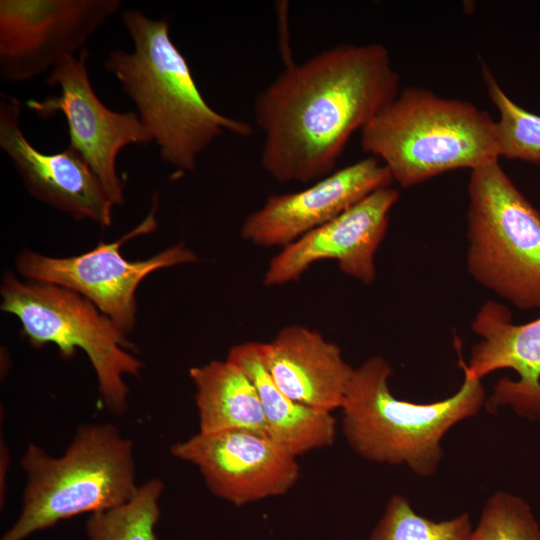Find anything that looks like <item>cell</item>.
Wrapping results in <instances>:
<instances>
[{"label":"cell","mask_w":540,"mask_h":540,"mask_svg":"<svg viewBox=\"0 0 540 540\" xmlns=\"http://www.w3.org/2000/svg\"><path fill=\"white\" fill-rule=\"evenodd\" d=\"M164 483L153 478L134 496L117 507L91 513L86 522L89 540H157L155 527L160 517L159 499Z\"/></svg>","instance_id":"19"},{"label":"cell","mask_w":540,"mask_h":540,"mask_svg":"<svg viewBox=\"0 0 540 540\" xmlns=\"http://www.w3.org/2000/svg\"><path fill=\"white\" fill-rule=\"evenodd\" d=\"M397 190L381 188L356 205L284 247L269 262L265 286H280L301 277L314 263L336 260L349 277L371 284L376 277L375 253L383 241Z\"/></svg>","instance_id":"12"},{"label":"cell","mask_w":540,"mask_h":540,"mask_svg":"<svg viewBox=\"0 0 540 540\" xmlns=\"http://www.w3.org/2000/svg\"><path fill=\"white\" fill-rule=\"evenodd\" d=\"M88 55L83 48L78 56L65 57L51 70L45 83L57 86L60 95L29 99L25 106L40 118L65 117L68 146L93 170L113 205H122L124 184L117 173V156L129 144L153 140L136 112L110 110L97 97L89 80Z\"/></svg>","instance_id":"9"},{"label":"cell","mask_w":540,"mask_h":540,"mask_svg":"<svg viewBox=\"0 0 540 540\" xmlns=\"http://www.w3.org/2000/svg\"><path fill=\"white\" fill-rule=\"evenodd\" d=\"M473 331L481 337L471 351L465 376L482 379L498 369H513L518 381L502 379L494 388L488 407L510 405L523 416L540 418V317L514 324L503 305L486 302L478 311Z\"/></svg>","instance_id":"15"},{"label":"cell","mask_w":540,"mask_h":540,"mask_svg":"<svg viewBox=\"0 0 540 540\" xmlns=\"http://www.w3.org/2000/svg\"><path fill=\"white\" fill-rule=\"evenodd\" d=\"M471 532L467 513L434 521L419 515L404 496L394 495L369 540H468Z\"/></svg>","instance_id":"21"},{"label":"cell","mask_w":540,"mask_h":540,"mask_svg":"<svg viewBox=\"0 0 540 540\" xmlns=\"http://www.w3.org/2000/svg\"><path fill=\"white\" fill-rule=\"evenodd\" d=\"M122 22L133 52L111 51L105 69L137 108V114L163 161L193 171L199 155L224 132L252 134L249 123L213 109L201 94L187 59L172 41L167 19L125 9Z\"/></svg>","instance_id":"2"},{"label":"cell","mask_w":540,"mask_h":540,"mask_svg":"<svg viewBox=\"0 0 540 540\" xmlns=\"http://www.w3.org/2000/svg\"><path fill=\"white\" fill-rule=\"evenodd\" d=\"M20 465L27 479L21 512L1 540H24L73 516L117 507L138 489L133 442L109 423L79 425L60 457L30 443Z\"/></svg>","instance_id":"5"},{"label":"cell","mask_w":540,"mask_h":540,"mask_svg":"<svg viewBox=\"0 0 540 540\" xmlns=\"http://www.w3.org/2000/svg\"><path fill=\"white\" fill-rule=\"evenodd\" d=\"M482 71L489 98L499 113L500 157L540 164V116L516 104L485 65Z\"/></svg>","instance_id":"20"},{"label":"cell","mask_w":540,"mask_h":540,"mask_svg":"<svg viewBox=\"0 0 540 540\" xmlns=\"http://www.w3.org/2000/svg\"><path fill=\"white\" fill-rule=\"evenodd\" d=\"M391 374V365L380 356L354 369L340 408L343 434L350 448L368 461L405 464L419 476H430L443 457V436L480 411L485 401L481 379L464 375L452 396L419 404L393 396Z\"/></svg>","instance_id":"4"},{"label":"cell","mask_w":540,"mask_h":540,"mask_svg":"<svg viewBox=\"0 0 540 540\" xmlns=\"http://www.w3.org/2000/svg\"><path fill=\"white\" fill-rule=\"evenodd\" d=\"M226 359L240 367L255 385L272 440L295 457L334 443L336 418L294 401L276 385L263 360L262 342L236 344Z\"/></svg>","instance_id":"17"},{"label":"cell","mask_w":540,"mask_h":540,"mask_svg":"<svg viewBox=\"0 0 540 540\" xmlns=\"http://www.w3.org/2000/svg\"><path fill=\"white\" fill-rule=\"evenodd\" d=\"M388 49L338 44L286 67L254 102L262 168L281 183L334 171L350 137L400 91Z\"/></svg>","instance_id":"1"},{"label":"cell","mask_w":540,"mask_h":540,"mask_svg":"<svg viewBox=\"0 0 540 540\" xmlns=\"http://www.w3.org/2000/svg\"><path fill=\"white\" fill-rule=\"evenodd\" d=\"M195 387L199 432L247 431L268 436L257 389L249 376L227 359L190 368Z\"/></svg>","instance_id":"18"},{"label":"cell","mask_w":540,"mask_h":540,"mask_svg":"<svg viewBox=\"0 0 540 540\" xmlns=\"http://www.w3.org/2000/svg\"><path fill=\"white\" fill-rule=\"evenodd\" d=\"M21 102L1 94L0 147L12 161L32 197L77 220L110 226L113 203L89 165L69 146L44 153L20 126Z\"/></svg>","instance_id":"14"},{"label":"cell","mask_w":540,"mask_h":540,"mask_svg":"<svg viewBox=\"0 0 540 540\" xmlns=\"http://www.w3.org/2000/svg\"><path fill=\"white\" fill-rule=\"evenodd\" d=\"M8 457H9V453H8V450H7V447L5 445H3V441L1 440V476H0V479H1V483H0V487H1V505L3 504V497L5 496V479H6V471H7V465H8Z\"/></svg>","instance_id":"23"},{"label":"cell","mask_w":540,"mask_h":540,"mask_svg":"<svg viewBox=\"0 0 540 540\" xmlns=\"http://www.w3.org/2000/svg\"><path fill=\"white\" fill-rule=\"evenodd\" d=\"M1 309L16 316L22 334L40 348L55 344L62 358L84 351L95 371L101 400L112 413L128 407L124 376L138 377L143 363L115 323L82 295L51 283L20 281L6 273L1 284Z\"/></svg>","instance_id":"7"},{"label":"cell","mask_w":540,"mask_h":540,"mask_svg":"<svg viewBox=\"0 0 540 540\" xmlns=\"http://www.w3.org/2000/svg\"><path fill=\"white\" fill-rule=\"evenodd\" d=\"M467 269L522 310L540 309V213L499 163L470 170Z\"/></svg>","instance_id":"6"},{"label":"cell","mask_w":540,"mask_h":540,"mask_svg":"<svg viewBox=\"0 0 540 540\" xmlns=\"http://www.w3.org/2000/svg\"><path fill=\"white\" fill-rule=\"evenodd\" d=\"M170 452L196 466L210 492L235 506L284 495L300 476L297 457L253 432H198Z\"/></svg>","instance_id":"11"},{"label":"cell","mask_w":540,"mask_h":540,"mask_svg":"<svg viewBox=\"0 0 540 540\" xmlns=\"http://www.w3.org/2000/svg\"><path fill=\"white\" fill-rule=\"evenodd\" d=\"M392 182L387 167L369 156L303 190L268 197L245 218L241 237L260 247L284 248Z\"/></svg>","instance_id":"13"},{"label":"cell","mask_w":540,"mask_h":540,"mask_svg":"<svg viewBox=\"0 0 540 540\" xmlns=\"http://www.w3.org/2000/svg\"><path fill=\"white\" fill-rule=\"evenodd\" d=\"M120 0H1L0 78L33 79L75 55Z\"/></svg>","instance_id":"10"},{"label":"cell","mask_w":540,"mask_h":540,"mask_svg":"<svg viewBox=\"0 0 540 540\" xmlns=\"http://www.w3.org/2000/svg\"><path fill=\"white\" fill-rule=\"evenodd\" d=\"M262 351L268 372L288 397L322 412L341 408L355 368L320 332L287 325L271 342H262Z\"/></svg>","instance_id":"16"},{"label":"cell","mask_w":540,"mask_h":540,"mask_svg":"<svg viewBox=\"0 0 540 540\" xmlns=\"http://www.w3.org/2000/svg\"><path fill=\"white\" fill-rule=\"evenodd\" d=\"M361 147L408 188L500 158L496 120L469 101L408 87L360 131Z\"/></svg>","instance_id":"3"},{"label":"cell","mask_w":540,"mask_h":540,"mask_svg":"<svg viewBox=\"0 0 540 540\" xmlns=\"http://www.w3.org/2000/svg\"><path fill=\"white\" fill-rule=\"evenodd\" d=\"M156 227L154 204L147 217L117 241H101L88 252L66 258L25 250L18 254L16 268L29 280L55 284L82 295L128 335L136 322L135 292L141 281L154 271L198 262L197 255L183 244L140 261H129L122 256L120 246L123 243L149 234Z\"/></svg>","instance_id":"8"},{"label":"cell","mask_w":540,"mask_h":540,"mask_svg":"<svg viewBox=\"0 0 540 540\" xmlns=\"http://www.w3.org/2000/svg\"><path fill=\"white\" fill-rule=\"evenodd\" d=\"M468 540H540V528L525 501L496 492L485 503Z\"/></svg>","instance_id":"22"}]
</instances>
